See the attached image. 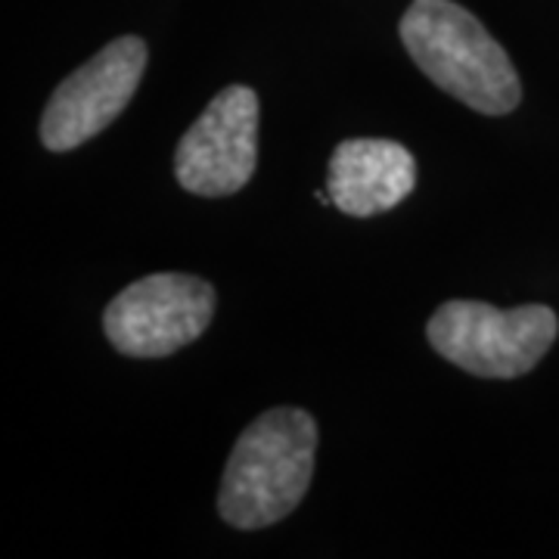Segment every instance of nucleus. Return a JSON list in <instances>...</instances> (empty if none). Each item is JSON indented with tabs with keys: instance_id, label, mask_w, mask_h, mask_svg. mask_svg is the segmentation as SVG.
<instances>
[{
	"instance_id": "423d86ee",
	"label": "nucleus",
	"mask_w": 559,
	"mask_h": 559,
	"mask_svg": "<svg viewBox=\"0 0 559 559\" xmlns=\"http://www.w3.org/2000/svg\"><path fill=\"white\" fill-rule=\"evenodd\" d=\"M146 69V44L138 35H121L106 44L62 81L40 116V143L50 153H69L97 138L134 100Z\"/></svg>"
},
{
	"instance_id": "39448f33",
	"label": "nucleus",
	"mask_w": 559,
	"mask_h": 559,
	"mask_svg": "<svg viewBox=\"0 0 559 559\" xmlns=\"http://www.w3.org/2000/svg\"><path fill=\"white\" fill-rule=\"evenodd\" d=\"M259 165V94L230 84L202 109L175 150V178L193 197H230Z\"/></svg>"
},
{
	"instance_id": "f257e3e1",
	"label": "nucleus",
	"mask_w": 559,
	"mask_h": 559,
	"mask_svg": "<svg viewBox=\"0 0 559 559\" xmlns=\"http://www.w3.org/2000/svg\"><path fill=\"white\" fill-rule=\"evenodd\" d=\"M318 423L299 407H274L246 426L224 466L221 520L242 532L286 520L314 476Z\"/></svg>"
},
{
	"instance_id": "f03ea898",
	"label": "nucleus",
	"mask_w": 559,
	"mask_h": 559,
	"mask_svg": "<svg viewBox=\"0 0 559 559\" xmlns=\"http://www.w3.org/2000/svg\"><path fill=\"white\" fill-rule=\"evenodd\" d=\"M401 44L419 72L481 116H507L522 84L507 50L466 7L454 0H414L401 16Z\"/></svg>"
},
{
	"instance_id": "0eeeda50",
	"label": "nucleus",
	"mask_w": 559,
	"mask_h": 559,
	"mask_svg": "<svg viewBox=\"0 0 559 559\" xmlns=\"http://www.w3.org/2000/svg\"><path fill=\"white\" fill-rule=\"evenodd\" d=\"M417 187V162L395 140H342L330 156L326 190L352 218H373L407 200Z\"/></svg>"
},
{
	"instance_id": "20e7f679",
	"label": "nucleus",
	"mask_w": 559,
	"mask_h": 559,
	"mask_svg": "<svg viewBox=\"0 0 559 559\" xmlns=\"http://www.w3.org/2000/svg\"><path fill=\"white\" fill-rule=\"evenodd\" d=\"M212 318V283L168 271L121 289L103 311V333L128 358H168L200 340Z\"/></svg>"
},
{
	"instance_id": "7ed1b4c3",
	"label": "nucleus",
	"mask_w": 559,
	"mask_h": 559,
	"mask_svg": "<svg viewBox=\"0 0 559 559\" xmlns=\"http://www.w3.org/2000/svg\"><path fill=\"white\" fill-rule=\"evenodd\" d=\"M557 333V311L547 305L503 311L485 301L451 299L426 323V336L441 358L485 380L525 377L550 352Z\"/></svg>"
}]
</instances>
